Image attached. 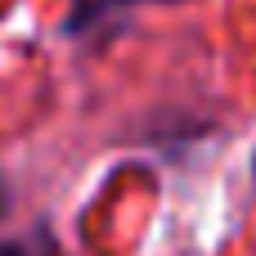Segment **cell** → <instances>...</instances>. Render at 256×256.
Masks as SVG:
<instances>
[{"label":"cell","instance_id":"3957f363","mask_svg":"<svg viewBox=\"0 0 256 256\" xmlns=\"http://www.w3.org/2000/svg\"><path fill=\"white\" fill-rule=\"evenodd\" d=\"M4 202H9V194H4V180H0V216H4Z\"/></svg>","mask_w":256,"mask_h":256},{"label":"cell","instance_id":"6da1fadb","mask_svg":"<svg viewBox=\"0 0 256 256\" xmlns=\"http://www.w3.org/2000/svg\"><path fill=\"white\" fill-rule=\"evenodd\" d=\"M144 4H171V0H76L68 9L63 32L68 36H90V32H104V27H117Z\"/></svg>","mask_w":256,"mask_h":256},{"label":"cell","instance_id":"7a4b0ae2","mask_svg":"<svg viewBox=\"0 0 256 256\" xmlns=\"http://www.w3.org/2000/svg\"><path fill=\"white\" fill-rule=\"evenodd\" d=\"M0 256H36V252L22 248V243H0Z\"/></svg>","mask_w":256,"mask_h":256}]
</instances>
